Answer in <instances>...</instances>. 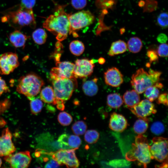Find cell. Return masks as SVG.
<instances>
[{"label": "cell", "instance_id": "obj_1", "mask_svg": "<svg viewBox=\"0 0 168 168\" xmlns=\"http://www.w3.org/2000/svg\"><path fill=\"white\" fill-rule=\"evenodd\" d=\"M65 6L57 5L54 14L50 15L43 24V28L55 35L56 39L59 41L66 39L69 34V14L65 11Z\"/></svg>", "mask_w": 168, "mask_h": 168}, {"label": "cell", "instance_id": "obj_2", "mask_svg": "<svg viewBox=\"0 0 168 168\" xmlns=\"http://www.w3.org/2000/svg\"><path fill=\"white\" fill-rule=\"evenodd\" d=\"M147 138L142 134L135 137L132 148L126 154V159L129 161H137L144 168L152 159Z\"/></svg>", "mask_w": 168, "mask_h": 168}, {"label": "cell", "instance_id": "obj_3", "mask_svg": "<svg viewBox=\"0 0 168 168\" xmlns=\"http://www.w3.org/2000/svg\"><path fill=\"white\" fill-rule=\"evenodd\" d=\"M2 20L4 22L7 21L11 26L18 30L25 26L34 28L36 26L32 9L23 8L20 5L16 9L8 12Z\"/></svg>", "mask_w": 168, "mask_h": 168}, {"label": "cell", "instance_id": "obj_4", "mask_svg": "<svg viewBox=\"0 0 168 168\" xmlns=\"http://www.w3.org/2000/svg\"><path fill=\"white\" fill-rule=\"evenodd\" d=\"M161 74V72L152 69L147 72L143 68H140L132 75L131 84L138 94H142L147 87L159 82Z\"/></svg>", "mask_w": 168, "mask_h": 168}, {"label": "cell", "instance_id": "obj_5", "mask_svg": "<svg viewBox=\"0 0 168 168\" xmlns=\"http://www.w3.org/2000/svg\"><path fill=\"white\" fill-rule=\"evenodd\" d=\"M44 85L43 80L37 74L30 73L21 77L18 81L16 91L29 100L36 96Z\"/></svg>", "mask_w": 168, "mask_h": 168}, {"label": "cell", "instance_id": "obj_6", "mask_svg": "<svg viewBox=\"0 0 168 168\" xmlns=\"http://www.w3.org/2000/svg\"><path fill=\"white\" fill-rule=\"evenodd\" d=\"M52 84L56 97L63 101L70 98L77 86L74 77L53 80Z\"/></svg>", "mask_w": 168, "mask_h": 168}, {"label": "cell", "instance_id": "obj_7", "mask_svg": "<svg viewBox=\"0 0 168 168\" xmlns=\"http://www.w3.org/2000/svg\"><path fill=\"white\" fill-rule=\"evenodd\" d=\"M95 19L94 14L88 10H83L73 14H69V34H72L75 37H78L76 32L90 26L94 22Z\"/></svg>", "mask_w": 168, "mask_h": 168}, {"label": "cell", "instance_id": "obj_8", "mask_svg": "<svg viewBox=\"0 0 168 168\" xmlns=\"http://www.w3.org/2000/svg\"><path fill=\"white\" fill-rule=\"evenodd\" d=\"M152 143L149 146L152 159H155L162 163L160 168L168 166V139L162 137H155L152 139Z\"/></svg>", "mask_w": 168, "mask_h": 168}, {"label": "cell", "instance_id": "obj_9", "mask_svg": "<svg viewBox=\"0 0 168 168\" xmlns=\"http://www.w3.org/2000/svg\"><path fill=\"white\" fill-rule=\"evenodd\" d=\"M75 150L61 149L54 152H45L51 156L60 165H64L68 168H77L79 161L75 154Z\"/></svg>", "mask_w": 168, "mask_h": 168}, {"label": "cell", "instance_id": "obj_10", "mask_svg": "<svg viewBox=\"0 0 168 168\" xmlns=\"http://www.w3.org/2000/svg\"><path fill=\"white\" fill-rule=\"evenodd\" d=\"M56 65V67L52 68L50 72L51 78L53 80L74 77L73 63L67 61H58Z\"/></svg>", "mask_w": 168, "mask_h": 168}, {"label": "cell", "instance_id": "obj_11", "mask_svg": "<svg viewBox=\"0 0 168 168\" xmlns=\"http://www.w3.org/2000/svg\"><path fill=\"white\" fill-rule=\"evenodd\" d=\"M94 60L87 59H77L74 64L73 74L76 78H84L91 76L93 71Z\"/></svg>", "mask_w": 168, "mask_h": 168}, {"label": "cell", "instance_id": "obj_12", "mask_svg": "<svg viewBox=\"0 0 168 168\" xmlns=\"http://www.w3.org/2000/svg\"><path fill=\"white\" fill-rule=\"evenodd\" d=\"M19 65L16 54L7 52L0 56V70L2 74L8 75Z\"/></svg>", "mask_w": 168, "mask_h": 168}, {"label": "cell", "instance_id": "obj_13", "mask_svg": "<svg viewBox=\"0 0 168 168\" xmlns=\"http://www.w3.org/2000/svg\"><path fill=\"white\" fill-rule=\"evenodd\" d=\"M5 160L8 162L12 168H24L29 165L31 157L29 151L17 152L5 156Z\"/></svg>", "mask_w": 168, "mask_h": 168}, {"label": "cell", "instance_id": "obj_14", "mask_svg": "<svg viewBox=\"0 0 168 168\" xmlns=\"http://www.w3.org/2000/svg\"><path fill=\"white\" fill-rule=\"evenodd\" d=\"M12 135L8 128L4 129L0 136V156H6L14 152L16 148L12 141Z\"/></svg>", "mask_w": 168, "mask_h": 168}, {"label": "cell", "instance_id": "obj_15", "mask_svg": "<svg viewBox=\"0 0 168 168\" xmlns=\"http://www.w3.org/2000/svg\"><path fill=\"white\" fill-rule=\"evenodd\" d=\"M129 109L139 118L146 117L156 112L154 104L147 99L140 101L137 105Z\"/></svg>", "mask_w": 168, "mask_h": 168}, {"label": "cell", "instance_id": "obj_16", "mask_svg": "<svg viewBox=\"0 0 168 168\" xmlns=\"http://www.w3.org/2000/svg\"><path fill=\"white\" fill-rule=\"evenodd\" d=\"M57 142L61 149L76 150L80 146L82 141L78 135L63 134L58 137Z\"/></svg>", "mask_w": 168, "mask_h": 168}, {"label": "cell", "instance_id": "obj_17", "mask_svg": "<svg viewBox=\"0 0 168 168\" xmlns=\"http://www.w3.org/2000/svg\"><path fill=\"white\" fill-rule=\"evenodd\" d=\"M105 82L107 85L118 87L123 82V75L118 69L113 67L109 68L104 73Z\"/></svg>", "mask_w": 168, "mask_h": 168}, {"label": "cell", "instance_id": "obj_18", "mask_svg": "<svg viewBox=\"0 0 168 168\" xmlns=\"http://www.w3.org/2000/svg\"><path fill=\"white\" fill-rule=\"evenodd\" d=\"M128 125L127 120L122 115L115 112L111 114L109 127L112 130L121 132L127 128Z\"/></svg>", "mask_w": 168, "mask_h": 168}, {"label": "cell", "instance_id": "obj_19", "mask_svg": "<svg viewBox=\"0 0 168 168\" xmlns=\"http://www.w3.org/2000/svg\"><path fill=\"white\" fill-rule=\"evenodd\" d=\"M29 38V36H27L18 29L11 33L8 36L10 43L16 48H24Z\"/></svg>", "mask_w": 168, "mask_h": 168}, {"label": "cell", "instance_id": "obj_20", "mask_svg": "<svg viewBox=\"0 0 168 168\" xmlns=\"http://www.w3.org/2000/svg\"><path fill=\"white\" fill-rule=\"evenodd\" d=\"M40 97L44 103L54 105L57 104L59 100L56 97L54 89L50 86H47L41 90Z\"/></svg>", "mask_w": 168, "mask_h": 168}, {"label": "cell", "instance_id": "obj_21", "mask_svg": "<svg viewBox=\"0 0 168 168\" xmlns=\"http://www.w3.org/2000/svg\"><path fill=\"white\" fill-rule=\"evenodd\" d=\"M123 102L128 108L132 107L140 101V96L134 89L127 91L123 96Z\"/></svg>", "mask_w": 168, "mask_h": 168}, {"label": "cell", "instance_id": "obj_22", "mask_svg": "<svg viewBox=\"0 0 168 168\" xmlns=\"http://www.w3.org/2000/svg\"><path fill=\"white\" fill-rule=\"evenodd\" d=\"M98 80V78L95 77L91 80L86 81L83 83L82 89L86 95L91 96L97 93L98 91L97 84Z\"/></svg>", "mask_w": 168, "mask_h": 168}, {"label": "cell", "instance_id": "obj_23", "mask_svg": "<svg viewBox=\"0 0 168 168\" xmlns=\"http://www.w3.org/2000/svg\"><path fill=\"white\" fill-rule=\"evenodd\" d=\"M127 45L126 43L121 40L113 42L111 45L108 54L110 56L121 54L126 51Z\"/></svg>", "mask_w": 168, "mask_h": 168}, {"label": "cell", "instance_id": "obj_24", "mask_svg": "<svg viewBox=\"0 0 168 168\" xmlns=\"http://www.w3.org/2000/svg\"><path fill=\"white\" fill-rule=\"evenodd\" d=\"M127 45L129 51L133 53L140 52L143 45L141 40L137 37L131 38L128 41Z\"/></svg>", "mask_w": 168, "mask_h": 168}, {"label": "cell", "instance_id": "obj_25", "mask_svg": "<svg viewBox=\"0 0 168 168\" xmlns=\"http://www.w3.org/2000/svg\"><path fill=\"white\" fill-rule=\"evenodd\" d=\"M107 102L108 105L111 108H119L123 104V100L118 94L114 93L108 95L107 96Z\"/></svg>", "mask_w": 168, "mask_h": 168}, {"label": "cell", "instance_id": "obj_26", "mask_svg": "<svg viewBox=\"0 0 168 168\" xmlns=\"http://www.w3.org/2000/svg\"><path fill=\"white\" fill-rule=\"evenodd\" d=\"M148 120L146 117L139 118L135 122L133 130L137 134H142L147 131L148 125Z\"/></svg>", "mask_w": 168, "mask_h": 168}, {"label": "cell", "instance_id": "obj_27", "mask_svg": "<svg viewBox=\"0 0 168 168\" xmlns=\"http://www.w3.org/2000/svg\"><path fill=\"white\" fill-rule=\"evenodd\" d=\"M47 37L45 30L42 28L35 30L32 34V37L34 42L39 45L43 44L45 42Z\"/></svg>", "mask_w": 168, "mask_h": 168}, {"label": "cell", "instance_id": "obj_28", "mask_svg": "<svg viewBox=\"0 0 168 168\" xmlns=\"http://www.w3.org/2000/svg\"><path fill=\"white\" fill-rule=\"evenodd\" d=\"M69 48L72 54L75 55L79 56L83 52L85 46L82 42L76 40H73L70 43Z\"/></svg>", "mask_w": 168, "mask_h": 168}, {"label": "cell", "instance_id": "obj_29", "mask_svg": "<svg viewBox=\"0 0 168 168\" xmlns=\"http://www.w3.org/2000/svg\"><path fill=\"white\" fill-rule=\"evenodd\" d=\"M144 92L147 99L152 102L156 99L160 94L159 88L154 85L147 87Z\"/></svg>", "mask_w": 168, "mask_h": 168}, {"label": "cell", "instance_id": "obj_30", "mask_svg": "<svg viewBox=\"0 0 168 168\" xmlns=\"http://www.w3.org/2000/svg\"><path fill=\"white\" fill-rule=\"evenodd\" d=\"M87 128V126L86 123L82 120L76 122L72 127V130L73 133L78 136L84 134Z\"/></svg>", "mask_w": 168, "mask_h": 168}, {"label": "cell", "instance_id": "obj_31", "mask_svg": "<svg viewBox=\"0 0 168 168\" xmlns=\"http://www.w3.org/2000/svg\"><path fill=\"white\" fill-rule=\"evenodd\" d=\"M30 100V105L31 113L35 114L40 113L43 107V103L41 100L35 97L32 98Z\"/></svg>", "mask_w": 168, "mask_h": 168}, {"label": "cell", "instance_id": "obj_32", "mask_svg": "<svg viewBox=\"0 0 168 168\" xmlns=\"http://www.w3.org/2000/svg\"><path fill=\"white\" fill-rule=\"evenodd\" d=\"M99 137V133L96 130L91 129L86 131L85 133L84 138L85 141L89 144L96 143Z\"/></svg>", "mask_w": 168, "mask_h": 168}, {"label": "cell", "instance_id": "obj_33", "mask_svg": "<svg viewBox=\"0 0 168 168\" xmlns=\"http://www.w3.org/2000/svg\"><path fill=\"white\" fill-rule=\"evenodd\" d=\"M58 120L59 123L62 125L67 126L69 125L72 121V116L67 112H60L58 116Z\"/></svg>", "mask_w": 168, "mask_h": 168}, {"label": "cell", "instance_id": "obj_34", "mask_svg": "<svg viewBox=\"0 0 168 168\" xmlns=\"http://www.w3.org/2000/svg\"><path fill=\"white\" fill-rule=\"evenodd\" d=\"M158 3L156 0H145L143 7V12H151L156 11L158 8Z\"/></svg>", "mask_w": 168, "mask_h": 168}, {"label": "cell", "instance_id": "obj_35", "mask_svg": "<svg viewBox=\"0 0 168 168\" xmlns=\"http://www.w3.org/2000/svg\"><path fill=\"white\" fill-rule=\"evenodd\" d=\"M157 22L158 25L163 28L167 27L168 24V15L166 12L160 13L157 17Z\"/></svg>", "mask_w": 168, "mask_h": 168}, {"label": "cell", "instance_id": "obj_36", "mask_svg": "<svg viewBox=\"0 0 168 168\" xmlns=\"http://www.w3.org/2000/svg\"><path fill=\"white\" fill-rule=\"evenodd\" d=\"M151 130L153 133L158 135L164 132L165 127L161 122L160 121H156L153 123L151 125Z\"/></svg>", "mask_w": 168, "mask_h": 168}, {"label": "cell", "instance_id": "obj_37", "mask_svg": "<svg viewBox=\"0 0 168 168\" xmlns=\"http://www.w3.org/2000/svg\"><path fill=\"white\" fill-rule=\"evenodd\" d=\"M168 46L167 44L162 43L159 46L157 51L158 55L161 57H165L168 56Z\"/></svg>", "mask_w": 168, "mask_h": 168}, {"label": "cell", "instance_id": "obj_38", "mask_svg": "<svg viewBox=\"0 0 168 168\" xmlns=\"http://www.w3.org/2000/svg\"><path fill=\"white\" fill-rule=\"evenodd\" d=\"M72 7L77 10H81L84 8L87 4V0H71Z\"/></svg>", "mask_w": 168, "mask_h": 168}, {"label": "cell", "instance_id": "obj_39", "mask_svg": "<svg viewBox=\"0 0 168 168\" xmlns=\"http://www.w3.org/2000/svg\"><path fill=\"white\" fill-rule=\"evenodd\" d=\"M35 2L36 0H21L20 5L23 8L32 9Z\"/></svg>", "mask_w": 168, "mask_h": 168}, {"label": "cell", "instance_id": "obj_40", "mask_svg": "<svg viewBox=\"0 0 168 168\" xmlns=\"http://www.w3.org/2000/svg\"><path fill=\"white\" fill-rule=\"evenodd\" d=\"M147 55L149 58L150 63L158 61V55L157 52L155 50L152 49L148 50L147 52Z\"/></svg>", "mask_w": 168, "mask_h": 168}, {"label": "cell", "instance_id": "obj_41", "mask_svg": "<svg viewBox=\"0 0 168 168\" xmlns=\"http://www.w3.org/2000/svg\"><path fill=\"white\" fill-rule=\"evenodd\" d=\"M157 104H162L165 105H168V95L166 93H164L159 95L156 99Z\"/></svg>", "mask_w": 168, "mask_h": 168}, {"label": "cell", "instance_id": "obj_42", "mask_svg": "<svg viewBox=\"0 0 168 168\" xmlns=\"http://www.w3.org/2000/svg\"><path fill=\"white\" fill-rule=\"evenodd\" d=\"M10 90L5 81L0 77V96L4 93L10 92Z\"/></svg>", "mask_w": 168, "mask_h": 168}, {"label": "cell", "instance_id": "obj_43", "mask_svg": "<svg viewBox=\"0 0 168 168\" xmlns=\"http://www.w3.org/2000/svg\"><path fill=\"white\" fill-rule=\"evenodd\" d=\"M60 165L57 162L52 158L45 166V168H57Z\"/></svg>", "mask_w": 168, "mask_h": 168}, {"label": "cell", "instance_id": "obj_44", "mask_svg": "<svg viewBox=\"0 0 168 168\" xmlns=\"http://www.w3.org/2000/svg\"><path fill=\"white\" fill-rule=\"evenodd\" d=\"M157 40L158 41L161 43H165L167 40L166 35L164 33L159 34L157 37Z\"/></svg>", "mask_w": 168, "mask_h": 168}, {"label": "cell", "instance_id": "obj_45", "mask_svg": "<svg viewBox=\"0 0 168 168\" xmlns=\"http://www.w3.org/2000/svg\"><path fill=\"white\" fill-rule=\"evenodd\" d=\"M57 107L58 109L60 110H64L65 108V106L64 105L63 102L57 104Z\"/></svg>", "mask_w": 168, "mask_h": 168}, {"label": "cell", "instance_id": "obj_46", "mask_svg": "<svg viewBox=\"0 0 168 168\" xmlns=\"http://www.w3.org/2000/svg\"><path fill=\"white\" fill-rule=\"evenodd\" d=\"M159 89H161L163 87V85L161 83L159 82H156L154 85Z\"/></svg>", "mask_w": 168, "mask_h": 168}, {"label": "cell", "instance_id": "obj_47", "mask_svg": "<svg viewBox=\"0 0 168 168\" xmlns=\"http://www.w3.org/2000/svg\"><path fill=\"white\" fill-rule=\"evenodd\" d=\"M98 61L99 63L101 64H103L105 62V60L104 58L100 57L99 58Z\"/></svg>", "mask_w": 168, "mask_h": 168}, {"label": "cell", "instance_id": "obj_48", "mask_svg": "<svg viewBox=\"0 0 168 168\" xmlns=\"http://www.w3.org/2000/svg\"><path fill=\"white\" fill-rule=\"evenodd\" d=\"M145 4V1L142 0H140L138 3V5L139 7H143Z\"/></svg>", "mask_w": 168, "mask_h": 168}, {"label": "cell", "instance_id": "obj_49", "mask_svg": "<svg viewBox=\"0 0 168 168\" xmlns=\"http://www.w3.org/2000/svg\"><path fill=\"white\" fill-rule=\"evenodd\" d=\"M2 164V160H1V158H0V167L1 166Z\"/></svg>", "mask_w": 168, "mask_h": 168}, {"label": "cell", "instance_id": "obj_50", "mask_svg": "<svg viewBox=\"0 0 168 168\" xmlns=\"http://www.w3.org/2000/svg\"><path fill=\"white\" fill-rule=\"evenodd\" d=\"M0 72H1V71H0Z\"/></svg>", "mask_w": 168, "mask_h": 168}]
</instances>
